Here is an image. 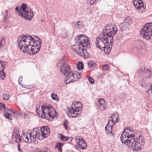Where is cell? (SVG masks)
<instances>
[{
  "label": "cell",
  "mask_w": 152,
  "mask_h": 152,
  "mask_svg": "<svg viewBox=\"0 0 152 152\" xmlns=\"http://www.w3.org/2000/svg\"><path fill=\"white\" fill-rule=\"evenodd\" d=\"M117 31V28L116 25L108 24L104 27L102 34L97 39L96 46L106 55L110 54L113 43V37Z\"/></svg>",
  "instance_id": "6da1fadb"
},
{
  "label": "cell",
  "mask_w": 152,
  "mask_h": 152,
  "mask_svg": "<svg viewBox=\"0 0 152 152\" xmlns=\"http://www.w3.org/2000/svg\"><path fill=\"white\" fill-rule=\"evenodd\" d=\"M120 139L123 143L135 151L141 150L145 145L142 133L139 131H133L129 128L125 129Z\"/></svg>",
  "instance_id": "7a4b0ae2"
},
{
  "label": "cell",
  "mask_w": 152,
  "mask_h": 152,
  "mask_svg": "<svg viewBox=\"0 0 152 152\" xmlns=\"http://www.w3.org/2000/svg\"><path fill=\"white\" fill-rule=\"evenodd\" d=\"M18 45L24 52L29 55H35L41 49V40L36 36L22 35L18 39Z\"/></svg>",
  "instance_id": "3957f363"
},
{
  "label": "cell",
  "mask_w": 152,
  "mask_h": 152,
  "mask_svg": "<svg viewBox=\"0 0 152 152\" xmlns=\"http://www.w3.org/2000/svg\"><path fill=\"white\" fill-rule=\"evenodd\" d=\"M36 111L40 117L50 121L55 120L58 116L54 108L49 104L40 103L37 107Z\"/></svg>",
  "instance_id": "277c9868"
},
{
  "label": "cell",
  "mask_w": 152,
  "mask_h": 152,
  "mask_svg": "<svg viewBox=\"0 0 152 152\" xmlns=\"http://www.w3.org/2000/svg\"><path fill=\"white\" fill-rule=\"evenodd\" d=\"M16 12L21 17L28 20H31L34 17V12L30 7L25 4L16 8Z\"/></svg>",
  "instance_id": "5b68a950"
},
{
  "label": "cell",
  "mask_w": 152,
  "mask_h": 152,
  "mask_svg": "<svg viewBox=\"0 0 152 152\" xmlns=\"http://www.w3.org/2000/svg\"><path fill=\"white\" fill-rule=\"evenodd\" d=\"M119 120V114L117 112L114 113L112 115L110 119V120L105 127V131L109 134H111L113 130V126L116 123L118 122Z\"/></svg>",
  "instance_id": "8992f818"
},
{
  "label": "cell",
  "mask_w": 152,
  "mask_h": 152,
  "mask_svg": "<svg viewBox=\"0 0 152 152\" xmlns=\"http://www.w3.org/2000/svg\"><path fill=\"white\" fill-rule=\"evenodd\" d=\"M75 41L78 45L82 46L85 49L89 47L90 42L89 39L87 36L85 35H80L76 37Z\"/></svg>",
  "instance_id": "52a82bcc"
},
{
  "label": "cell",
  "mask_w": 152,
  "mask_h": 152,
  "mask_svg": "<svg viewBox=\"0 0 152 152\" xmlns=\"http://www.w3.org/2000/svg\"><path fill=\"white\" fill-rule=\"evenodd\" d=\"M141 35L146 40H149L152 37V22L147 23L143 27L141 32Z\"/></svg>",
  "instance_id": "ba28073f"
},
{
  "label": "cell",
  "mask_w": 152,
  "mask_h": 152,
  "mask_svg": "<svg viewBox=\"0 0 152 152\" xmlns=\"http://www.w3.org/2000/svg\"><path fill=\"white\" fill-rule=\"evenodd\" d=\"M81 74L78 71H71L67 75L65 79V83H70L73 82L77 81L81 79Z\"/></svg>",
  "instance_id": "9c48e42d"
},
{
  "label": "cell",
  "mask_w": 152,
  "mask_h": 152,
  "mask_svg": "<svg viewBox=\"0 0 152 152\" xmlns=\"http://www.w3.org/2000/svg\"><path fill=\"white\" fill-rule=\"evenodd\" d=\"M71 48L78 54L82 57L84 58H88L90 57V55L87 52L85 49L78 45H73L71 46Z\"/></svg>",
  "instance_id": "30bf717a"
},
{
  "label": "cell",
  "mask_w": 152,
  "mask_h": 152,
  "mask_svg": "<svg viewBox=\"0 0 152 152\" xmlns=\"http://www.w3.org/2000/svg\"><path fill=\"white\" fill-rule=\"evenodd\" d=\"M133 3L137 10L143 12L145 10V6L142 0H133Z\"/></svg>",
  "instance_id": "8fae6325"
},
{
  "label": "cell",
  "mask_w": 152,
  "mask_h": 152,
  "mask_svg": "<svg viewBox=\"0 0 152 152\" xmlns=\"http://www.w3.org/2000/svg\"><path fill=\"white\" fill-rule=\"evenodd\" d=\"M66 112L68 116L69 117H71V118H74L78 117L81 114V111H77L74 109L72 107H69L66 110Z\"/></svg>",
  "instance_id": "7c38bea8"
},
{
  "label": "cell",
  "mask_w": 152,
  "mask_h": 152,
  "mask_svg": "<svg viewBox=\"0 0 152 152\" xmlns=\"http://www.w3.org/2000/svg\"><path fill=\"white\" fill-rule=\"evenodd\" d=\"M40 133L41 136L42 137L43 139L46 138L49 136L50 134V128L48 126H43L42 127L40 128Z\"/></svg>",
  "instance_id": "4fadbf2b"
},
{
  "label": "cell",
  "mask_w": 152,
  "mask_h": 152,
  "mask_svg": "<svg viewBox=\"0 0 152 152\" xmlns=\"http://www.w3.org/2000/svg\"><path fill=\"white\" fill-rule=\"evenodd\" d=\"M70 67L67 64H62L60 67V71L64 75H67L70 72Z\"/></svg>",
  "instance_id": "5bb4252c"
},
{
  "label": "cell",
  "mask_w": 152,
  "mask_h": 152,
  "mask_svg": "<svg viewBox=\"0 0 152 152\" xmlns=\"http://www.w3.org/2000/svg\"><path fill=\"white\" fill-rule=\"evenodd\" d=\"M6 66V62L3 61H0V78L4 80L5 78L6 74L4 71V69Z\"/></svg>",
  "instance_id": "9a60e30c"
},
{
  "label": "cell",
  "mask_w": 152,
  "mask_h": 152,
  "mask_svg": "<svg viewBox=\"0 0 152 152\" xmlns=\"http://www.w3.org/2000/svg\"><path fill=\"white\" fill-rule=\"evenodd\" d=\"M97 105L100 109L104 110L106 109L107 107V103L104 99H99L97 100Z\"/></svg>",
  "instance_id": "2e32d148"
},
{
  "label": "cell",
  "mask_w": 152,
  "mask_h": 152,
  "mask_svg": "<svg viewBox=\"0 0 152 152\" xmlns=\"http://www.w3.org/2000/svg\"><path fill=\"white\" fill-rule=\"evenodd\" d=\"M77 142L78 146L81 149H85L87 147V144L85 140L81 138H77Z\"/></svg>",
  "instance_id": "e0dca14e"
},
{
  "label": "cell",
  "mask_w": 152,
  "mask_h": 152,
  "mask_svg": "<svg viewBox=\"0 0 152 152\" xmlns=\"http://www.w3.org/2000/svg\"><path fill=\"white\" fill-rule=\"evenodd\" d=\"M72 107L76 111H80L82 109L83 105L81 103L78 101H75L72 104Z\"/></svg>",
  "instance_id": "ac0fdd59"
},
{
  "label": "cell",
  "mask_w": 152,
  "mask_h": 152,
  "mask_svg": "<svg viewBox=\"0 0 152 152\" xmlns=\"http://www.w3.org/2000/svg\"><path fill=\"white\" fill-rule=\"evenodd\" d=\"M23 139L25 142H33L30 132H27V133H25V134L23 135Z\"/></svg>",
  "instance_id": "d6986e66"
},
{
  "label": "cell",
  "mask_w": 152,
  "mask_h": 152,
  "mask_svg": "<svg viewBox=\"0 0 152 152\" xmlns=\"http://www.w3.org/2000/svg\"><path fill=\"white\" fill-rule=\"evenodd\" d=\"M77 67L78 70L82 71L84 69V64L82 62H78L77 65Z\"/></svg>",
  "instance_id": "ffe728a7"
},
{
  "label": "cell",
  "mask_w": 152,
  "mask_h": 152,
  "mask_svg": "<svg viewBox=\"0 0 152 152\" xmlns=\"http://www.w3.org/2000/svg\"><path fill=\"white\" fill-rule=\"evenodd\" d=\"M88 65L90 67H94L96 65V64L93 61H89L88 62Z\"/></svg>",
  "instance_id": "44dd1931"
},
{
  "label": "cell",
  "mask_w": 152,
  "mask_h": 152,
  "mask_svg": "<svg viewBox=\"0 0 152 152\" xmlns=\"http://www.w3.org/2000/svg\"><path fill=\"white\" fill-rule=\"evenodd\" d=\"M51 97L53 100H56V101H58V96H57V94H54V93L52 94Z\"/></svg>",
  "instance_id": "7402d4cb"
},
{
  "label": "cell",
  "mask_w": 152,
  "mask_h": 152,
  "mask_svg": "<svg viewBox=\"0 0 152 152\" xmlns=\"http://www.w3.org/2000/svg\"><path fill=\"white\" fill-rule=\"evenodd\" d=\"M5 116L6 118H7V119H8L10 120L12 119V116H11L10 114H9V113H8V112H5Z\"/></svg>",
  "instance_id": "603a6c76"
},
{
  "label": "cell",
  "mask_w": 152,
  "mask_h": 152,
  "mask_svg": "<svg viewBox=\"0 0 152 152\" xmlns=\"http://www.w3.org/2000/svg\"><path fill=\"white\" fill-rule=\"evenodd\" d=\"M96 0H87V3L90 5H92L94 4V3L95 2Z\"/></svg>",
  "instance_id": "cb8c5ba5"
},
{
  "label": "cell",
  "mask_w": 152,
  "mask_h": 152,
  "mask_svg": "<svg viewBox=\"0 0 152 152\" xmlns=\"http://www.w3.org/2000/svg\"><path fill=\"white\" fill-rule=\"evenodd\" d=\"M3 98L5 100H8L9 99V96L7 94H4L3 96Z\"/></svg>",
  "instance_id": "d4e9b609"
},
{
  "label": "cell",
  "mask_w": 152,
  "mask_h": 152,
  "mask_svg": "<svg viewBox=\"0 0 152 152\" xmlns=\"http://www.w3.org/2000/svg\"><path fill=\"white\" fill-rule=\"evenodd\" d=\"M60 138L63 141H66V140H67L68 139V137H66V136H64L63 135H60Z\"/></svg>",
  "instance_id": "484cf974"
},
{
  "label": "cell",
  "mask_w": 152,
  "mask_h": 152,
  "mask_svg": "<svg viewBox=\"0 0 152 152\" xmlns=\"http://www.w3.org/2000/svg\"><path fill=\"white\" fill-rule=\"evenodd\" d=\"M88 79V80H89V83H91V84H94V79H93V78L90 77H89Z\"/></svg>",
  "instance_id": "4316f807"
},
{
  "label": "cell",
  "mask_w": 152,
  "mask_h": 152,
  "mask_svg": "<svg viewBox=\"0 0 152 152\" xmlns=\"http://www.w3.org/2000/svg\"><path fill=\"white\" fill-rule=\"evenodd\" d=\"M103 69L104 70V71H107V70H108L109 68V66L107 65H104L103 66Z\"/></svg>",
  "instance_id": "83f0119b"
},
{
  "label": "cell",
  "mask_w": 152,
  "mask_h": 152,
  "mask_svg": "<svg viewBox=\"0 0 152 152\" xmlns=\"http://www.w3.org/2000/svg\"><path fill=\"white\" fill-rule=\"evenodd\" d=\"M5 108V105L2 103H0V110L3 109Z\"/></svg>",
  "instance_id": "f1b7e54d"
},
{
  "label": "cell",
  "mask_w": 152,
  "mask_h": 152,
  "mask_svg": "<svg viewBox=\"0 0 152 152\" xmlns=\"http://www.w3.org/2000/svg\"><path fill=\"white\" fill-rule=\"evenodd\" d=\"M67 121L66 120L65 122H64V126H65V128H66V129H67V127L68 126H67Z\"/></svg>",
  "instance_id": "f546056e"
},
{
  "label": "cell",
  "mask_w": 152,
  "mask_h": 152,
  "mask_svg": "<svg viewBox=\"0 0 152 152\" xmlns=\"http://www.w3.org/2000/svg\"><path fill=\"white\" fill-rule=\"evenodd\" d=\"M150 91H151V92H152V85H151L150 86Z\"/></svg>",
  "instance_id": "4dcf8cb0"
}]
</instances>
